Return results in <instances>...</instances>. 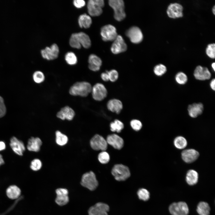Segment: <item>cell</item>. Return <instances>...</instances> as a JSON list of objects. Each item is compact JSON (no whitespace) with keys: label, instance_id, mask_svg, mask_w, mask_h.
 I'll list each match as a JSON object with an SVG mask.
<instances>
[{"label":"cell","instance_id":"cell-16","mask_svg":"<svg viewBox=\"0 0 215 215\" xmlns=\"http://www.w3.org/2000/svg\"><path fill=\"white\" fill-rule=\"evenodd\" d=\"M75 114L73 110L68 106H65L62 108L57 112V117L62 120H67L69 121H71L74 118Z\"/></svg>","mask_w":215,"mask_h":215},{"label":"cell","instance_id":"cell-39","mask_svg":"<svg viewBox=\"0 0 215 215\" xmlns=\"http://www.w3.org/2000/svg\"><path fill=\"white\" fill-rule=\"evenodd\" d=\"M98 159L101 163L105 164L107 163L110 161V156L109 154L104 151L100 152L98 155Z\"/></svg>","mask_w":215,"mask_h":215},{"label":"cell","instance_id":"cell-2","mask_svg":"<svg viewBox=\"0 0 215 215\" xmlns=\"http://www.w3.org/2000/svg\"><path fill=\"white\" fill-rule=\"evenodd\" d=\"M80 184L82 186L90 191L96 189L98 185L95 174L92 171L85 172L82 174Z\"/></svg>","mask_w":215,"mask_h":215},{"label":"cell","instance_id":"cell-48","mask_svg":"<svg viewBox=\"0 0 215 215\" xmlns=\"http://www.w3.org/2000/svg\"><path fill=\"white\" fill-rule=\"evenodd\" d=\"M5 148L6 145L5 143L3 141H0V151L4 150Z\"/></svg>","mask_w":215,"mask_h":215},{"label":"cell","instance_id":"cell-24","mask_svg":"<svg viewBox=\"0 0 215 215\" xmlns=\"http://www.w3.org/2000/svg\"><path fill=\"white\" fill-rule=\"evenodd\" d=\"M107 107L110 111L119 114L123 108V104L120 100L114 99L110 100L107 102Z\"/></svg>","mask_w":215,"mask_h":215},{"label":"cell","instance_id":"cell-26","mask_svg":"<svg viewBox=\"0 0 215 215\" xmlns=\"http://www.w3.org/2000/svg\"><path fill=\"white\" fill-rule=\"evenodd\" d=\"M76 35L78 42L81 46L85 48H88L90 47L91 40L87 34L84 32H80L76 33Z\"/></svg>","mask_w":215,"mask_h":215},{"label":"cell","instance_id":"cell-22","mask_svg":"<svg viewBox=\"0 0 215 215\" xmlns=\"http://www.w3.org/2000/svg\"><path fill=\"white\" fill-rule=\"evenodd\" d=\"M88 67L93 71H99L102 65V61L100 58L96 55L92 54L90 55L88 60Z\"/></svg>","mask_w":215,"mask_h":215},{"label":"cell","instance_id":"cell-47","mask_svg":"<svg viewBox=\"0 0 215 215\" xmlns=\"http://www.w3.org/2000/svg\"><path fill=\"white\" fill-rule=\"evenodd\" d=\"M215 79H214L210 83V86L211 88L214 90H215Z\"/></svg>","mask_w":215,"mask_h":215},{"label":"cell","instance_id":"cell-29","mask_svg":"<svg viewBox=\"0 0 215 215\" xmlns=\"http://www.w3.org/2000/svg\"><path fill=\"white\" fill-rule=\"evenodd\" d=\"M21 193L20 188L15 185L9 186L6 190V194L7 196L12 199L17 198L20 195Z\"/></svg>","mask_w":215,"mask_h":215},{"label":"cell","instance_id":"cell-42","mask_svg":"<svg viewBox=\"0 0 215 215\" xmlns=\"http://www.w3.org/2000/svg\"><path fill=\"white\" fill-rule=\"evenodd\" d=\"M106 72L108 75L109 80L114 82L117 80L119 77V74L116 70L113 69L109 71H107Z\"/></svg>","mask_w":215,"mask_h":215},{"label":"cell","instance_id":"cell-10","mask_svg":"<svg viewBox=\"0 0 215 215\" xmlns=\"http://www.w3.org/2000/svg\"><path fill=\"white\" fill-rule=\"evenodd\" d=\"M183 7L177 3H171L168 6L166 12L168 16L171 18L176 19L183 16Z\"/></svg>","mask_w":215,"mask_h":215},{"label":"cell","instance_id":"cell-40","mask_svg":"<svg viewBox=\"0 0 215 215\" xmlns=\"http://www.w3.org/2000/svg\"><path fill=\"white\" fill-rule=\"evenodd\" d=\"M69 44L72 47L78 49L80 48L82 46L78 42L76 33L72 34L70 38Z\"/></svg>","mask_w":215,"mask_h":215},{"label":"cell","instance_id":"cell-30","mask_svg":"<svg viewBox=\"0 0 215 215\" xmlns=\"http://www.w3.org/2000/svg\"><path fill=\"white\" fill-rule=\"evenodd\" d=\"M210 208L208 204L205 202H201L198 204L196 211L199 215H209Z\"/></svg>","mask_w":215,"mask_h":215},{"label":"cell","instance_id":"cell-6","mask_svg":"<svg viewBox=\"0 0 215 215\" xmlns=\"http://www.w3.org/2000/svg\"><path fill=\"white\" fill-rule=\"evenodd\" d=\"M90 145L91 148L95 150H106L108 147L106 140L98 134L95 135L90 139Z\"/></svg>","mask_w":215,"mask_h":215},{"label":"cell","instance_id":"cell-45","mask_svg":"<svg viewBox=\"0 0 215 215\" xmlns=\"http://www.w3.org/2000/svg\"><path fill=\"white\" fill-rule=\"evenodd\" d=\"M73 4L76 8H81L85 5V2L83 0H74L73 1Z\"/></svg>","mask_w":215,"mask_h":215},{"label":"cell","instance_id":"cell-20","mask_svg":"<svg viewBox=\"0 0 215 215\" xmlns=\"http://www.w3.org/2000/svg\"><path fill=\"white\" fill-rule=\"evenodd\" d=\"M107 143L116 149L120 150L124 145V140L122 138L115 134L109 135L106 139Z\"/></svg>","mask_w":215,"mask_h":215},{"label":"cell","instance_id":"cell-28","mask_svg":"<svg viewBox=\"0 0 215 215\" xmlns=\"http://www.w3.org/2000/svg\"><path fill=\"white\" fill-rule=\"evenodd\" d=\"M92 21L90 16L86 14L81 15L78 19V23L81 28H87L92 24Z\"/></svg>","mask_w":215,"mask_h":215},{"label":"cell","instance_id":"cell-8","mask_svg":"<svg viewBox=\"0 0 215 215\" xmlns=\"http://www.w3.org/2000/svg\"><path fill=\"white\" fill-rule=\"evenodd\" d=\"M169 210L172 215H188L189 213L188 206L183 202L173 203L170 205Z\"/></svg>","mask_w":215,"mask_h":215},{"label":"cell","instance_id":"cell-37","mask_svg":"<svg viewBox=\"0 0 215 215\" xmlns=\"http://www.w3.org/2000/svg\"><path fill=\"white\" fill-rule=\"evenodd\" d=\"M176 82L180 85L185 84L188 81L187 75L182 72H179L176 74L175 77Z\"/></svg>","mask_w":215,"mask_h":215},{"label":"cell","instance_id":"cell-44","mask_svg":"<svg viewBox=\"0 0 215 215\" xmlns=\"http://www.w3.org/2000/svg\"><path fill=\"white\" fill-rule=\"evenodd\" d=\"M6 112V108L3 98L0 96V118L3 117Z\"/></svg>","mask_w":215,"mask_h":215},{"label":"cell","instance_id":"cell-31","mask_svg":"<svg viewBox=\"0 0 215 215\" xmlns=\"http://www.w3.org/2000/svg\"><path fill=\"white\" fill-rule=\"evenodd\" d=\"M173 143L175 146L179 149L185 148L187 145L186 139L182 136H178L174 139Z\"/></svg>","mask_w":215,"mask_h":215},{"label":"cell","instance_id":"cell-46","mask_svg":"<svg viewBox=\"0 0 215 215\" xmlns=\"http://www.w3.org/2000/svg\"><path fill=\"white\" fill-rule=\"evenodd\" d=\"M101 77L102 79L105 82H108L109 81L108 75L106 71L102 73Z\"/></svg>","mask_w":215,"mask_h":215},{"label":"cell","instance_id":"cell-23","mask_svg":"<svg viewBox=\"0 0 215 215\" xmlns=\"http://www.w3.org/2000/svg\"><path fill=\"white\" fill-rule=\"evenodd\" d=\"M203 108V105L202 103H193L188 106V114L192 118H196L202 113Z\"/></svg>","mask_w":215,"mask_h":215},{"label":"cell","instance_id":"cell-19","mask_svg":"<svg viewBox=\"0 0 215 215\" xmlns=\"http://www.w3.org/2000/svg\"><path fill=\"white\" fill-rule=\"evenodd\" d=\"M10 145L13 151L19 156H22L25 148L23 142L15 136L10 139Z\"/></svg>","mask_w":215,"mask_h":215},{"label":"cell","instance_id":"cell-43","mask_svg":"<svg viewBox=\"0 0 215 215\" xmlns=\"http://www.w3.org/2000/svg\"><path fill=\"white\" fill-rule=\"evenodd\" d=\"M130 125L132 128L136 131L140 130L142 127L141 122L137 119L132 120L130 122Z\"/></svg>","mask_w":215,"mask_h":215},{"label":"cell","instance_id":"cell-41","mask_svg":"<svg viewBox=\"0 0 215 215\" xmlns=\"http://www.w3.org/2000/svg\"><path fill=\"white\" fill-rule=\"evenodd\" d=\"M205 52L207 55L212 59L215 57V44L211 43L208 44L206 48Z\"/></svg>","mask_w":215,"mask_h":215},{"label":"cell","instance_id":"cell-11","mask_svg":"<svg viewBox=\"0 0 215 215\" xmlns=\"http://www.w3.org/2000/svg\"><path fill=\"white\" fill-rule=\"evenodd\" d=\"M125 34L130 41L134 44L140 43L143 39V35L141 30L136 26L130 28L126 31Z\"/></svg>","mask_w":215,"mask_h":215},{"label":"cell","instance_id":"cell-18","mask_svg":"<svg viewBox=\"0 0 215 215\" xmlns=\"http://www.w3.org/2000/svg\"><path fill=\"white\" fill-rule=\"evenodd\" d=\"M56 197L55 202L59 205L63 206L68 203L69 201L68 191L65 188H59L56 191Z\"/></svg>","mask_w":215,"mask_h":215},{"label":"cell","instance_id":"cell-27","mask_svg":"<svg viewBox=\"0 0 215 215\" xmlns=\"http://www.w3.org/2000/svg\"><path fill=\"white\" fill-rule=\"evenodd\" d=\"M186 179L188 184L190 185L196 184L198 181V173L194 170H189L186 174Z\"/></svg>","mask_w":215,"mask_h":215},{"label":"cell","instance_id":"cell-49","mask_svg":"<svg viewBox=\"0 0 215 215\" xmlns=\"http://www.w3.org/2000/svg\"><path fill=\"white\" fill-rule=\"evenodd\" d=\"M4 163V162L3 158L2 156L0 154V166Z\"/></svg>","mask_w":215,"mask_h":215},{"label":"cell","instance_id":"cell-32","mask_svg":"<svg viewBox=\"0 0 215 215\" xmlns=\"http://www.w3.org/2000/svg\"><path fill=\"white\" fill-rule=\"evenodd\" d=\"M110 130L113 132L120 133L124 128L123 123L118 119H116L110 124Z\"/></svg>","mask_w":215,"mask_h":215},{"label":"cell","instance_id":"cell-13","mask_svg":"<svg viewBox=\"0 0 215 215\" xmlns=\"http://www.w3.org/2000/svg\"><path fill=\"white\" fill-rule=\"evenodd\" d=\"M109 207L107 204L98 202L91 207L88 210L89 215H108Z\"/></svg>","mask_w":215,"mask_h":215},{"label":"cell","instance_id":"cell-35","mask_svg":"<svg viewBox=\"0 0 215 215\" xmlns=\"http://www.w3.org/2000/svg\"><path fill=\"white\" fill-rule=\"evenodd\" d=\"M137 194L140 199L144 201L148 200L150 198L149 192L145 188L139 189L137 192Z\"/></svg>","mask_w":215,"mask_h":215},{"label":"cell","instance_id":"cell-7","mask_svg":"<svg viewBox=\"0 0 215 215\" xmlns=\"http://www.w3.org/2000/svg\"><path fill=\"white\" fill-rule=\"evenodd\" d=\"M93 99L97 101H101L107 96L108 92L105 86L102 83H97L92 87L91 91Z\"/></svg>","mask_w":215,"mask_h":215},{"label":"cell","instance_id":"cell-14","mask_svg":"<svg viewBox=\"0 0 215 215\" xmlns=\"http://www.w3.org/2000/svg\"><path fill=\"white\" fill-rule=\"evenodd\" d=\"M113 41L111 47V50L113 53L117 54L126 51L127 45L121 36L118 35Z\"/></svg>","mask_w":215,"mask_h":215},{"label":"cell","instance_id":"cell-51","mask_svg":"<svg viewBox=\"0 0 215 215\" xmlns=\"http://www.w3.org/2000/svg\"><path fill=\"white\" fill-rule=\"evenodd\" d=\"M212 11L214 15L215 14V6L214 5L212 8Z\"/></svg>","mask_w":215,"mask_h":215},{"label":"cell","instance_id":"cell-17","mask_svg":"<svg viewBox=\"0 0 215 215\" xmlns=\"http://www.w3.org/2000/svg\"><path fill=\"white\" fill-rule=\"evenodd\" d=\"M183 160L186 163H190L196 161L199 156V152L193 149H189L183 150L181 153Z\"/></svg>","mask_w":215,"mask_h":215},{"label":"cell","instance_id":"cell-4","mask_svg":"<svg viewBox=\"0 0 215 215\" xmlns=\"http://www.w3.org/2000/svg\"><path fill=\"white\" fill-rule=\"evenodd\" d=\"M111 173L115 179L119 181L126 180L130 175L128 167L121 164L115 165L112 170Z\"/></svg>","mask_w":215,"mask_h":215},{"label":"cell","instance_id":"cell-15","mask_svg":"<svg viewBox=\"0 0 215 215\" xmlns=\"http://www.w3.org/2000/svg\"><path fill=\"white\" fill-rule=\"evenodd\" d=\"M194 75L196 79L201 81L209 79L211 77V73L208 69L200 65L196 67Z\"/></svg>","mask_w":215,"mask_h":215},{"label":"cell","instance_id":"cell-21","mask_svg":"<svg viewBox=\"0 0 215 215\" xmlns=\"http://www.w3.org/2000/svg\"><path fill=\"white\" fill-rule=\"evenodd\" d=\"M42 144L40 138L32 136L28 141L27 148L30 151L38 152L40 151Z\"/></svg>","mask_w":215,"mask_h":215},{"label":"cell","instance_id":"cell-12","mask_svg":"<svg viewBox=\"0 0 215 215\" xmlns=\"http://www.w3.org/2000/svg\"><path fill=\"white\" fill-rule=\"evenodd\" d=\"M59 49L58 45L53 44L50 47H46L41 51L42 57L47 60H53L57 58L58 56Z\"/></svg>","mask_w":215,"mask_h":215},{"label":"cell","instance_id":"cell-33","mask_svg":"<svg viewBox=\"0 0 215 215\" xmlns=\"http://www.w3.org/2000/svg\"><path fill=\"white\" fill-rule=\"evenodd\" d=\"M65 59L67 63L70 65L76 64L77 62V57L75 54L73 52H67L65 55Z\"/></svg>","mask_w":215,"mask_h":215},{"label":"cell","instance_id":"cell-9","mask_svg":"<svg viewBox=\"0 0 215 215\" xmlns=\"http://www.w3.org/2000/svg\"><path fill=\"white\" fill-rule=\"evenodd\" d=\"M101 35L104 41H113L118 35L116 28L111 24L103 26L101 29Z\"/></svg>","mask_w":215,"mask_h":215},{"label":"cell","instance_id":"cell-50","mask_svg":"<svg viewBox=\"0 0 215 215\" xmlns=\"http://www.w3.org/2000/svg\"><path fill=\"white\" fill-rule=\"evenodd\" d=\"M211 67L214 71H215V63L214 62L213 63L211 64Z\"/></svg>","mask_w":215,"mask_h":215},{"label":"cell","instance_id":"cell-25","mask_svg":"<svg viewBox=\"0 0 215 215\" xmlns=\"http://www.w3.org/2000/svg\"><path fill=\"white\" fill-rule=\"evenodd\" d=\"M55 142L59 146L62 147L65 145L69 140L68 137L65 134L59 130H56L55 133Z\"/></svg>","mask_w":215,"mask_h":215},{"label":"cell","instance_id":"cell-1","mask_svg":"<svg viewBox=\"0 0 215 215\" xmlns=\"http://www.w3.org/2000/svg\"><path fill=\"white\" fill-rule=\"evenodd\" d=\"M92 87L88 82L85 81L77 82L71 87L69 93L72 96L85 97L91 93Z\"/></svg>","mask_w":215,"mask_h":215},{"label":"cell","instance_id":"cell-38","mask_svg":"<svg viewBox=\"0 0 215 215\" xmlns=\"http://www.w3.org/2000/svg\"><path fill=\"white\" fill-rule=\"evenodd\" d=\"M34 81L38 84L43 82L45 79V76L42 72L40 71H35L33 76Z\"/></svg>","mask_w":215,"mask_h":215},{"label":"cell","instance_id":"cell-3","mask_svg":"<svg viewBox=\"0 0 215 215\" xmlns=\"http://www.w3.org/2000/svg\"><path fill=\"white\" fill-rule=\"evenodd\" d=\"M108 3L114 10L115 19L118 21L123 20L126 17L123 1L122 0H110Z\"/></svg>","mask_w":215,"mask_h":215},{"label":"cell","instance_id":"cell-36","mask_svg":"<svg viewBox=\"0 0 215 215\" xmlns=\"http://www.w3.org/2000/svg\"><path fill=\"white\" fill-rule=\"evenodd\" d=\"M42 166V163L39 159L36 158L33 160L30 163V167L34 171H37L40 170Z\"/></svg>","mask_w":215,"mask_h":215},{"label":"cell","instance_id":"cell-5","mask_svg":"<svg viewBox=\"0 0 215 215\" xmlns=\"http://www.w3.org/2000/svg\"><path fill=\"white\" fill-rule=\"evenodd\" d=\"M104 6L103 0H90L87 4L88 13L91 16H99L102 13V8Z\"/></svg>","mask_w":215,"mask_h":215},{"label":"cell","instance_id":"cell-34","mask_svg":"<svg viewBox=\"0 0 215 215\" xmlns=\"http://www.w3.org/2000/svg\"><path fill=\"white\" fill-rule=\"evenodd\" d=\"M167 70L166 67L162 64H159L156 65L153 68L154 73L158 76H162L165 73Z\"/></svg>","mask_w":215,"mask_h":215}]
</instances>
